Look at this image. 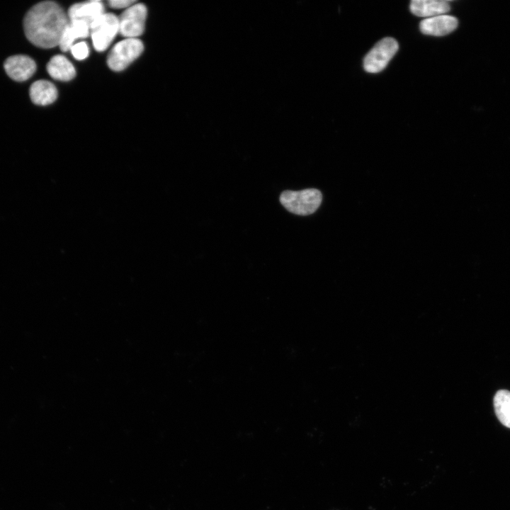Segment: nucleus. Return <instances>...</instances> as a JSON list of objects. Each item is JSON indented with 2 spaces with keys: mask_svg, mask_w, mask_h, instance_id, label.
Wrapping results in <instances>:
<instances>
[{
  "mask_svg": "<svg viewBox=\"0 0 510 510\" xmlns=\"http://www.w3.org/2000/svg\"><path fill=\"white\" fill-rule=\"evenodd\" d=\"M69 21L57 4L42 1L33 6L25 16L24 31L33 45L51 48L59 45Z\"/></svg>",
  "mask_w": 510,
  "mask_h": 510,
  "instance_id": "f257e3e1",
  "label": "nucleus"
},
{
  "mask_svg": "<svg viewBox=\"0 0 510 510\" xmlns=\"http://www.w3.org/2000/svg\"><path fill=\"white\" fill-rule=\"evenodd\" d=\"M322 200L321 192L316 188L302 191H285L280 196V202L289 212L298 215L314 213Z\"/></svg>",
  "mask_w": 510,
  "mask_h": 510,
  "instance_id": "f03ea898",
  "label": "nucleus"
},
{
  "mask_svg": "<svg viewBox=\"0 0 510 510\" xmlns=\"http://www.w3.org/2000/svg\"><path fill=\"white\" fill-rule=\"evenodd\" d=\"M399 48L398 42L387 37L378 41L367 53L363 60V68L368 73H378L383 70Z\"/></svg>",
  "mask_w": 510,
  "mask_h": 510,
  "instance_id": "7ed1b4c3",
  "label": "nucleus"
},
{
  "mask_svg": "<svg viewBox=\"0 0 510 510\" xmlns=\"http://www.w3.org/2000/svg\"><path fill=\"white\" fill-rule=\"evenodd\" d=\"M143 51V44L137 38H126L114 45L108 56L107 63L113 71L125 69Z\"/></svg>",
  "mask_w": 510,
  "mask_h": 510,
  "instance_id": "20e7f679",
  "label": "nucleus"
},
{
  "mask_svg": "<svg viewBox=\"0 0 510 510\" xmlns=\"http://www.w3.org/2000/svg\"><path fill=\"white\" fill-rule=\"evenodd\" d=\"M90 33L94 48L102 52L107 49L118 33V18L113 13H103L90 26Z\"/></svg>",
  "mask_w": 510,
  "mask_h": 510,
  "instance_id": "39448f33",
  "label": "nucleus"
},
{
  "mask_svg": "<svg viewBox=\"0 0 510 510\" xmlns=\"http://www.w3.org/2000/svg\"><path fill=\"white\" fill-rule=\"evenodd\" d=\"M147 8L142 4H135L126 8L118 18L119 33L127 38H136L144 29Z\"/></svg>",
  "mask_w": 510,
  "mask_h": 510,
  "instance_id": "423d86ee",
  "label": "nucleus"
},
{
  "mask_svg": "<svg viewBox=\"0 0 510 510\" xmlns=\"http://www.w3.org/2000/svg\"><path fill=\"white\" fill-rule=\"evenodd\" d=\"M6 74L13 80L23 81L33 76L36 69L35 62L26 55L9 57L4 62Z\"/></svg>",
  "mask_w": 510,
  "mask_h": 510,
  "instance_id": "0eeeda50",
  "label": "nucleus"
},
{
  "mask_svg": "<svg viewBox=\"0 0 510 510\" xmlns=\"http://www.w3.org/2000/svg\"><path fill=\"white\" fill-rule=\"evenodd\" d=\"M104 13V6L100 1H89L72 5L68 11L69 21H79L91 25Z\"/></svg>",
  "mask_w": 510,
  "mask_h": 510,
  "instance_id": "6e6552de",
  "label": "nucleus"
},
{
  "mask_svg": "<svg viewBox=\"0 0 510 510\" xmlns=\"http://www.w3.org/2000/svg\"><path fill=\"white\" fill-rule=\"evenodd\" d=\"M458 25V21L455 17L444 14L422 20L419 28L425 35L443 36L453 32Z\"/></svg>",
  "mask_w": 510,
  "mask_h": 510,
  "instance_id": "1a4fd4ad",
  "label": "nucleus"
},
{
  "mask_svg": "<svg viewBox=\"0 0 510 510\" xmlns=\"http://www.w3.org/2000/svg\"><path fill=\"white\" fill-rule=\"evenodd\" d=\"M409 8L415 16L428 18L444 15L450 7L449 3L444 0H413Z\"/></svg>",
  "mask_w": 510,
  "mask_h": 510,
  "instance_id": "9d476101",
  "label": "nucleus"
},
{
  "mask_svg": "<svg viewBox=\"0 0 510 510\" xmlns=\"http://www.w3.org/2000/svg\"><path fill=\"white\" fill-rule=\"evenodd\" d=\"M30 96L35 104L46 106L56 100L57 91L52 83L46 80H39L31 85Z\"/></svg>",
  "mask_w": 510,
  "mask_h": 510,
  "instance_id": "9b49d317",
  "label": "nucleus"
},
{
  "mask_svg": "<svg viewBox=\"0 0 510 510\" xmlns=\"http://www.w3.org/2000/svg\"><path fill=\"white\" fill-rule=\"evenodd\" d=\"M47 71L50 76L60 81H69L76 74L73 64L63 55L52 57L47 64Z\"/></svg>",
  "mask_w": 510,
  "mask_h": 510,
  "instance_id": "f8f14e48",
  "label": "nucleus"
},
{
  "mask_svg": "<svg viewBox=\"0 0 510 510\" xmlns=\"http://www.w3.org/2000/svg\"><path fill=\"white\" fill-rule=\"evenodd\" d=\"M89 33L90 28L84 22L79 21H69L59 46L62 51L66 52L70 50L76 39L86 38Z\"/></svg>",
  "mask_w": 510,
  "mask_h": 510,
  "instance_id": "ddd939ff",
  "label": "nucleus"
},
{
  "mask_svg": "<svg viewBox=\"0 0 510 510\" xmlns=\"http://www.w3.org/2000/svg\"><path fill=\"white\" fill-rule=\"evenodd\" d=\"M494 407L500 422L510 428V391L500 390L494 397Z\"/></svg>",
  "mask_w": 510,
  "mask_h": 510,
  "instance_id": "4468645a",
  "label": "nucleus"
},
{
  "mask_svg": "<svg viewBox=\"0 0 510 510\" xmlns=\"http://www.w3.org/2000/svg\"><path fill=\"white\" fill-rule=\"evenodd\" d=\"M72 55L78 60H82L89 55V47L85 42L74 44L70 48Z\"/></svg>",
  "mask_w": 510,
  "mask_h": 510,
  "instance_id": "2eb2a0df",
  "label": "nucleus"
},
{
  "mask_svg": "<svg viewBox=\"0 0 510 510\" xmlns=\"http://www.w3.org/2000/svg\"><path fill=\"white\" fill-rule=\"evenodd\" d=\"M108 4L110 7L113 8H128L135 4V1L132 0H111Z\"/></svg>",
  "mask_w": 510,
  "mask_h": 510,
  "instance_id": "dca6fc26",
  "label": "nucleus"
}]
</instances>
